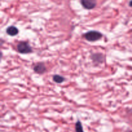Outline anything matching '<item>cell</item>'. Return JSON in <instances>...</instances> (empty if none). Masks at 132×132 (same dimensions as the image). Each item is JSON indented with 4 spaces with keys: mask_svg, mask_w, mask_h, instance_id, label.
<instances>
[{
    "mask_svg": "<svg viewBox=\"0 0 132 132\" xmlns=\"http://www.w3.org/2000/svg\"><path fill=\"white\" fill-rule=\"evenodd\" d=\"M84 37L87 41H90V42H94V41H97L101 39L103 37V34L98 31L92 30L86 32L84 35Z\"/></svg>",
    "mask_w": 132,
    "mask_h": 132,
    "instance_id": "cell-1",
    "label": "cell"
},
{
    "mask_svg": "<svg viewBox=\"0 0 132 132\" xmlns=\"http://www.w3.org/2000/svg\"><path fill=\"white\" fill-rule=\"evenodd\" d=\"M17 50L18 52L23 54H30L32 52V48L29 44L26 41H22L20 42L17 46Z\"/></svg>",
    "mask_w": 132,
    "mask_h": 132,
    "instance_id": "cell-2",
    "label": "cell"
},
{
    "mask_svg": "<svg viewBox=\"0 0 132 132\" xmlns=\"http://www.w3.org/2000/svg\"><path fill=\"white\" fill-rule=\"evenodd\" d=\"M81 3L85 9L91 10L96 6L97 1L96 0H81Z\"/></svg>",
    "mask_w": 132,
    "mask_h": 132,
    "instance_id": "cell-3",
    "label": "cell"
},
{
    "mask_svg": "<svg viewBox=\"0 0 132 132\" xmlns=\"http://www.w3.org/2000/svg\"><path fill=\"white\" fill-rule=\"evenodd\" d=\"M34 71L38 74H43L46 71V68L45 64L43 63H37L34 67Z\"/></svg>",
    "mask_w": 132,
    "mask_h": 132,
    "instance_id": "cell-4",
    "label": "cell"
},
{
    "mask_svg": "<svg viewBox=\"0 0 132 132\" xmlns=\"http://www.w3.org/2000/svg\"><path fill=\"white\" fill-rule=\"evenodd\" d=\"M103 55H104L103 54H100V53H97V54H94L92 55V59L94 63H95V64H101L104 61V56Z\"/></svg>",
    "mask_w": 132,
    "mask_h": 132,
    "instance_id": "cell-5",
    "label": "cell"
},
{
    "mask_svg": "<svg viewBox=\"0 0 132 132\" xmlns=\"http://www.w3.org/2000/svg\"><path fill=\"white\" fill-rule=\"evenodd\" d=\"M6 34L10 36H15L19 33V30H18V28H16L14 26H10V27H8L6 28Z\"/></svg>",
    "mask_w": 132,
    "mask_h": 132,
    "instance_id": "cell-6",
    "label": "cell"
},
{
    "mask_svg": "<svg viewBox=\"0 0 132 132\" xmlns=\"http://www.w3.org/2000/svg\"><path fill=\"white\" fill-rule=\"evenodd\" d=\"M53 81L55 82H56V83L61 84L65 81V78L63 77V76H60V75H54L53 76Z\"/></svg>",
    "mask_w": 132,
    "mask_h": 132,
    "instance_id": "cell-7",
    "label": "cell"
},
{
    "mask_svg": "<svg viewBox=\"0 0 132 132\" xmlns=\"http://www.w3.org/2000/svg\"><path fill=\"white\" fill-rule=\"evenodd\" d=\"M76 132H84L82 124L79 121H77L76 123Z\"/></svg>",
    "mask_w": 132,
    "mask_h": 132,
    "instance_id": "cell-8",
    "label": "cell"
},
{
    "mask_svg": "<svg viewBox=\"0 0 132 132\" xmlns=\"http://www.w3.org/2000/svg\"><path fill=\"white\" fill-rule=\"evenodd\" d=\"M129 5H130V6L132 7V0H131V1H130V3H129Z\"/></svg>",
    "mask_w": 132,
    "mask_h": 132,
    "instance_id": "cell-9",
    "label": "cell"
},
{
    "mask_svg": "<svg viewBox=\"0 0 132 132\" xmlns=\"http://www.w3.org/2000/svg\"><path fill=\"white\" fill-rule=\"evenodd\" d=\"M131 32H132V30H131Z\"/></svg>",
    "mask_w": 132,
    "mask_h": 132,
    "instance_id": "cell-10",
    "label": "cell"
}]
</instances>
